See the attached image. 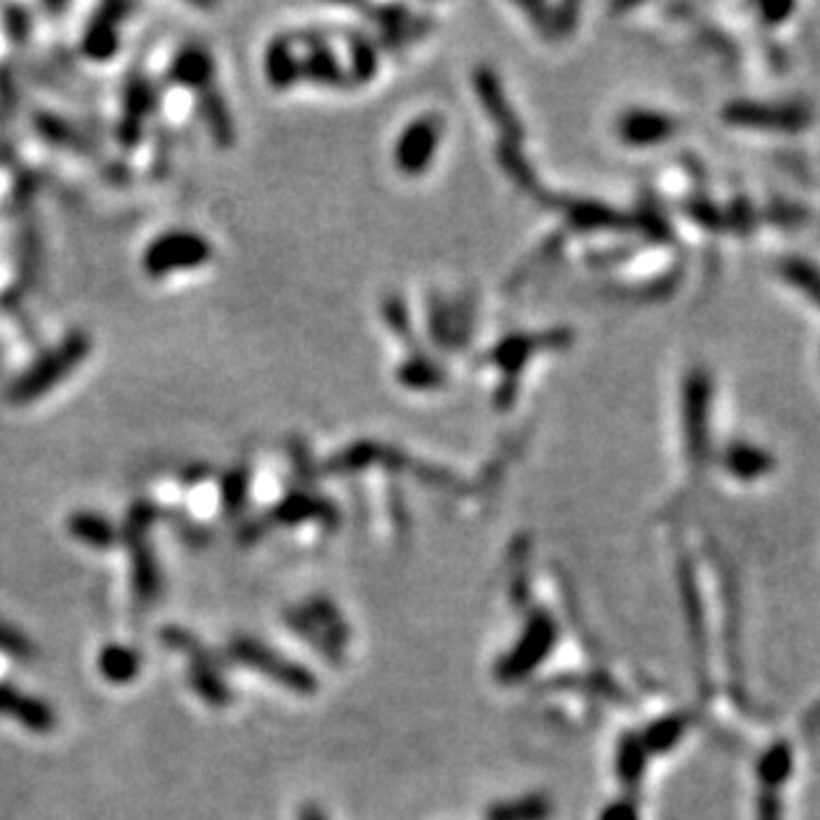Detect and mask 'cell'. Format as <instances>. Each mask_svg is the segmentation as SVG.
<instances>
[{"instance_id": "cell-10", "label": "cell", "mask_w": 820, "mask_h": 820, "mask_svg": "<svg viewBox=\"0 0 820 820\" xmlns=\"http://www.w3.org/2000/svg\"><path fill=\"white\" fill-rule=\"evenodd\" d=\"M263 64H266V78L274 88H289L300 78V64L295 61L293 43L287 38L271 43L266 48V57H263Z\"/></svg>"}, {"instance_id": "cell-2", "label": "cell", "mask_w": 820, "mask_h": 820, "mask_svg": "<svg viewBox=\"0 0 820 820\" xmlns=\"http://www.w3.org/2000/svg\"><path fill=\"white\" fill-rule=\"evenodd\" d=\"M211 258L213 245L202 234L191 229H173L152 239L150 248L144 250V258H141V269L152 280H163V276L176 274V271L205 266V263H211Z\"/></svg>"}, {"instance_id": "cell-8", "label": "cell", "mask_w": 820, "mask_h": 820, "mask_svg": "<svg viewBox=\"0 0 820 820\" xmlns=\"http://www.w3.org/2000/svg\"><path fill=\"white\" fill-rule=\"evenodd\" d=\"M126 539L133 552V584L135 592H139V601L152 603L159 592V571L150 542H146V532L126 534Z\"/></svg>"}, {"instance_id": "cell-24", "label": "cell", "mask_w": 820, "mask_h": 820, "mask_svg": "<svg viewBox=\"0 0 820 820\" xmlns=\"http://www.w3.org/2000/svg\"><path fill=\"white\" fill-rule=\"evenodd\" d=\"M0 649H5V651H16V653L27 651V649H24L22 640H20V634L11 632L5 625H0Z\"/></svg>"}, {"instance_id": "cell-11", "label": "cell", "mask_w": 820, "mask_h": 820, "mask_svg": "<svg viewBox=\"0 0 820 820\" xmlns=\"http://www.w3.org/2000/svg\"><path fill=\"white\" fill-rule=\"evenodd\" d=\"M550 818H552L550 799L539 797V794L497 801V805H491L489 812H486V820H550Z\"/></svg>"}, {"instance_id": "cell-9", "label": "cell", "mask_w": 820, "mask_h": 820, "mask_svg": "<svg viewBox=\"0 0 820 820\" xmlns=\"http://www.w3.org/2000/svg\"><path fill=\"white\" fill-rule=\"evenodd\" d=\"M200 115L211 128V135L218 146H231L237 139V128H234V117L229 112V104L218 91L207 88L200 94Z\"/></svg>"}, {"instance_id": "cell-17", "label": "cell", "mask_w": 820, "mask_h": 820, "mask_svg": "<svg viewBox=\"0 0 820 820\" xmlns=\"http://www.w3.org/2000/svg\"><path fill=\"white\" fill-rule=\"evenodd\" d=\"M686 727H688L686 717L658 720V723H653L649 730H645V736H643L645 749L653 751V754H662V751L672 749V746L680 741L682 733H686Z\"/></svg>"}, {"instance_id": "cell-5", "label": "cell", "mask_w": 820, "mask_h": 820, "mask_svg": "<svg viewBox=\"0 0 820 820\" xmlns=\"http://www.w3.org/2000/svg\"><path fill=\"white\" fill-rule=\"evenodd\" d=\"M128 11H131V5H104V9H98L96 20L88 24L83 43H80L85 57L94 61H107L115 57L117 48H120L117 22H120Z\"/></svg>"}, {"instance_id": "cell-4", "label": "cell", "mask_w": 820, "mask_h": 820, "mask_svg": "<svg viewBox=\"0 0 820 820\" xmlns=\"http://www.w3.org/2000/svg\"><path fill=\"white\" fill-rule=\"evenodd\" d=\"M231 651L237 653L239 662L266 672V675L274 677V680L282 682V686L300 690V693H311V690H317V680H313L304 667H295V664L285 662V658L276 656V653H271L269 649H263V645L255 643V640H237V643L231 645Z\"/></svg>"}, {"instance_id": "cell-14", "label": "cell", "mask_w": 820, "mask_h": 820, "mask_svg": "<svg viewBox=\"0 0 820 820\" xmlns=\"http://www.w3.org/2000/svg\"><path fill=\"white\" fill-rule=\"evenodd\" d=\"M792 770H794L792 746H788L786 741H779L764 751L757 773H760L764 786L775 788V786H781V783H786L788 775H792Z\"/></svg>"}, {"instance_id": "cell-21", "label": "cell", "mask_w": 820, "mask_h": 820, "mask_svg": "<svg viewBox=\"0 0 820 820\" xmlns=\"http://www.w3.org/2000/svg\"><path fill=\"white\" fill-rule=\"evenodd\" d=\"M5 29H9L11 40L24 43L29 33V20L24 9H5Z\"/></svg>"}, {"instance_id": "cell-6", "label": "cell", "mask_w": 820, "mask_h": 820, "mask_svg": "<svg viewBox=\"0 0 820 820\" xmlns=\"http://www.w3.org/2000/svg\"><path fill=\"white\" fill-rule=\"evenodd\" d=\"M213 75H215V64L211 51L205 46H183L181 51L176 54L170 64V83L181 85V88H191V91H207L213 85Z\"/></svg>"}, {"instance_id": "cell-25", "label": "cell", "mask_w": 820, "mask_h": 820, "mask_svg": "<svg viewBox=\"0 0 820 820\" xmlns=\"http://www.w3.org/2000/svg\"><path fill=\"white\" fill-rule=\"evenodd\" d=\"M300 820H324V816L317 805H306V810L300 812Z\"/></svg>"}, {"instance_id": "cell-23", "label": "cell", "mask_w": 820, "mask_h": 820, "mask_svg": "<svg viewBox=\"0 0 820 820\" xmlns=\"http://www.w3.org/2000/svg\"><path fill=\"white\" fill-rule=\"evenodd\" d=\"M757 820H781V801L775 799L773 792H764L760 799V812Z\"/></svg>"}, {"instance_id": "cell-20", "label": "cell", "mask_w": 820, "mask_h": 820, "mask_svg": "<svg viewBox=\"0 0 820 820\" xmlns=\"http://www.w3.org/2000/svg\"><path fill=\"white\" fill-rule=\"evenodd\" d=\"M311 515H319V502L306 495L287 497L285 502H280L274 508V521H280V523H298Z\"/></svg>"}, {"instance_id": "cell-19", "label": "cell", "mask_w": 820, "mask_h": 820, "mask_svg": "<svg viewBox=\"0 0 820 820\" xmlns=\"http://www.w3.org/2000/svg\"><path fill=\"white\" fill-rule=\"evenodd\" d=\"M98 667H102L104 675H107L112 682H128L131 677H135V672H139V658H135L133 651L112 645V649H107L102 653Z\"/></svg>"}, {"instance_id": "cell-18", "label": "cell", "mask_w": 820, "mask_h": 820, "mask_svg": "<svg viewBox=\"0 0 820 820\" xmlns=\"http://www.w3.org/2000/svg\"><path fill=\"white\" fill-rule=\"evenodd\" d=\"M645 754H649V749H645L643 738L627 736L625 741H621L619 757H616V762H619L621 781H625V783H638L640 781V775H643V770H645Z\"/></svg>"}, {"instance_id": "cell-15", "label": "cell", "mask_w": 820, "mask_h": 820, "mask_svg": "<svg viewBox=\"0 0 820 820\" xmlns=\"http://www.w3.org/2000/svg\"><path fill=\"white\" fill-rule=\"evenodd\" d=\"M35 131H38L46 141H51V144L75 146L78 152H88V144H85L83 133H78V128H72L70 122L61 120V117L51 112L35 115Z\"/></svg>"}, {"instance_id": "cell-7", "label": "cell", "mask_w": 820, "mask_h": 820, "mask_svg": "<svg viewBox=\"0 0 820 820\" xmlns=\"http://www.w3.org/2000/svg\"><path fill=\"white\" fill-rule=\"evenodd\" d=\"M154 94L150 83L141 78H133L126 88V115L120 117V126H117V135L126 146L139 144L141 131H144L146 115L152 112Z\"/></svg>"}, {"instance_id": "cell-12", "label": "cell", "mask_w": 820, "mask_h": 820, "mask_svg": "<svg viewBox=\"0 0 820 820\" xmlns=\"http://www.w3.org/2000/svg\"><path fill=\"white\" fill-rule=\"evenodd\" d=\"M0 712L14 714V717H20L33 730H51L54 725V714L48 712V706H43L33 699H24V696L14 693L9 688H0Z\"/></svg>"}, {"instance_id": "cell-13", "label": "cell", "mask_w": 820, "mask_h": 820, "mask_svg": "<svg viewBox=\"0 0 820 820\" xmlns=\"http://www.w3.org/2000/svg\"><path fill=\"white\" fill-rule=\"evenodd\" d=\"M67 528H70V534L75 536V539L85 542V545L91 547H112L117 542V532L112 523L96 513H85V510L70 515Z\"/></svg>"}, {"instance_id": "cell-16", "label": "cell", "mask_w": 820, "mask_h": 820, "mask_svg": "<svg viewBox=\"0 0 820 820\" xmlns=\"http://www.w3.org/2000/svg\"><path fill=\"white\" fill-rule=\"evenodd\" d=\"M248 491H250V476L245 467H234L224 476L221 484V504H224L226 515L242 513L245 504H248Z\"/></svg>"}, {"instance_id": "cell-22", "label": "cell", "mask_w": 820, "mask_h": 820, "mask_svg": "<svg viewBox=\"0 0 820 820\" xmlns=\"http://www.w3.org/2000/svg\"><path fill=\"white\" fill-rule=\"evenodd\" d=\"M601 820H638V807L632 801H614L603 810Z\"/></svg>"}, {"instance_id": "cell-3", "label": "cell", "mask_w": 820, "mask_h": 820, "mask_svg": "<svg viewBox=\"0 0 820 820\" xmlns=\"http://www.w3.org/2000/svg\"><path fill=\"white\" fill-rule=\"evenodd\" d=\"M555 645V625L547 616H536L532 625L526 627L523 638L518 640V645L508 653L502 664H499L497 677L502 682H518L521 677L532 675V672L545 662L547 653Z\"/></svg>"}, {"instance_id": "cell-1", "label": "cell", "mask_w": 820, "mask_h": 820, "mask_svg": "<svg viewBox=\"0 0 820 820\" xmlns=\"http://www.w3.org/2000/svg\"><path fill=\"white\" fill-rule=\"evenodd\" d=\"M91 354V337L85 332H70L59 345H54L51 350L40 356L33 367H27L24 372L11 382L9 396L11 404L24 406L29 401L46 396L48 391L59 385L61 380L70 378L72 372L85 361V356Z\"/></svg>"}]
</instances>
